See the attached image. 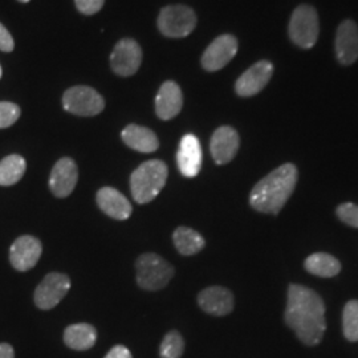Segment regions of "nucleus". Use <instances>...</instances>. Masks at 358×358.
Here are the masks:
<instances>
[{"mask_svg": "<svg viewBox=\"0 0 358 358\" xmlns=\"http://www.w3.org/2000/svg\"><path fill=\"white\" fill-rule=\"evenodd\" d=\"M284 319L303 344H320L327 329L325 304L315 291L300 284H291Z\"/></svg>", "mask_w": 358, "mask_h": 358, "instance_id": "1", "label": "nucleus"}, {"mask_svg": "<svg viewBox=\"0 0 358 358\" xmlns=\"http://www.w3.org/2000/svg\"><path fill=\"white\" fill-rule=\"evenodd\" d=\"M297 177L294 164H284L275 169L256 183L250 195V205L259 213L279 214L294 192Z\"/></svg>", "mask_w": 358, "mask_h": 358, "instance_id": "2", "label": "nucleus"}, {"mask_svg": "<svg viewBox=\"0 0 358 358\" xmlns=\"http://www.w3.org/2000/svg\"><path fill=\"white\" fill-rule=\"evenodd\" d=\"M0 358H15V352L10 344H0Z\"/></svg>", "mask_w": 358, "mask_h": 358, "instance_id": "32", "label": "nucleus"}, {"mask_svg": "<svg viewBox=\"0 0 358 358\" xmlns=\"http://www.w3.org/2000/svg\"><path fill=\"white\" fill-rule=\"evenodd\" d=\"M137 282L146 291H159L174 276L173 266L157 254H143L136 263Z\"/></svg>", "mask_w": 358, "mask_h": 358, "instance_id": "4", "label": "nucleus"}, {"mask_svg": "<svg viewBox=\"0 0 358 358\" xmlns=\"http://www.w3.org/2000/svg\"><path fill=\"white\" fill-rule=\"evenodd\" d=\"M337 217L348 226L358 229V206L355 203H343L337 207Z\"/></svg>", "mask_w": 358, "mask_h": 358, "instance_id": "28", "label": "nucleus"}, {"mask_svg": "<svg viewBox=\"0 0 358 358\" xmlns=\"http://www.w3.org/2000/svg\"><path fill=\"white\" fill-rule=\"evenodd\" d=\"M20 108L13 103H0V129L10 128L19 120Z\"/></svg>", "mask_w": 358, "mask_h": 358, "instance_id": "27", "label": "nucleus"}, {"mask_svg": "<svg viewBox=\"0 0 358 358\" xmlns=\"http://www.w3.org/2000/svg\"><path fill=\"white\" fill-rule=\"evenodd\" d=\"M97 341V331L90 324H73L64 332V343L73 350H88Z\"/></svg>", "mask_w": 358, "mask_h": 358, "instance_id": "21", "label": "nucleus"}, {"mask_svg": "<svg viewBox=\"0 0 358 358\" xmlns=\"http://www.w3.org/2000/svg\"><path fill=\"white\" fill-rule=\"evenodd\" d=\"M121 137L129 148L141 153H153L159 146L154 131L140 125H129L122 130Z\"/></svg>", "mask_w": 358, "mask_h": 358, "instance_id": "20", "label": "nucleus"}, {"mask_svg": "<svg viewBox=\"0 0 358 358\" xmlns=\"http://www.w3.org/2000/svg\"><path fill=\"white\" fill-rule=\"evenodd\" d=\"M63 106L72 115L92 117L101 113L105 108L101 94L90 87H72L63 96Z\"/></svg>", "mask_w": 358, "mask_h": 358, "instance_id": "7", "label": "nucleus"}, {"mask_svg": "<svg viewBox=\"0 0 358 358\" xmlns=\"http://www.w3.org/2000/svg\"><path fill=\"white\" fill-rule=\"evenodd\" d=\"M185 350L183 337L177 331L167 333L161 344V358H180Z\"/></svg>", "mask_w": 358, "mask_h": 358, "instance_id": "26", "label": "nucleus"}, {"mask_svg": "<svg viewBox=\"0 0 358 358\" xmlns=\"http://www.w3.org/2000/svg\"><path fill=\"white\" fill-rule=\"evenodd\" d=\"M239 134L231 127H220L213 134L210 150L217 165H226L234 159L239 150Z\"/></svg>", "mask_w": 358, "mask_h": 358, "instance_id": "14", "label": "nucleus"}, {"mask_svg": "<svg viewBox=\"0 0 358 358\" xmlns=\"http://www.w3.org/2000/svg\"><path fill=\"white\" fill-rule=\"evenodd\" d=\"M177 164L179 171L187 178H194L199 174L202 167V148L201 142L194 134H186L180 140Z\"/></svg>", "mask_w": 358, "mask_h": 358, "instance_id": "15", "label": "nucleus"}, {"mask_svg": "<svg viewBox=\"0 0 358 358\" xmlns=\"http://www.w3.org/2000/svg\"><path fill=\"white\" fill-rule=\"evenodd\" d=\"M105 358H133L128 348L124 345H117L109 350Z\"/></svg>", "mask_w": 358, "mask_h": 358, "instance_id": "31", "label": "nucleus"}, {"mask_svg": "<svg viewBox=\"0 0 358 358\" xmlns=\"http://www.w3.org/2000/svg\"><path fill=\"white\" fill-rule=\"evenodd\" d=\"M238 52V40L232 35L215 38L202 56V66L208 72H215L230 63Z\"/></svg>", "mask_w": 358, "mask_h": 358, "instance_id": "10", "label": "nucleus"}, {"mask_svg": "<svg viewBox=\"0 0 358 358\" xmlns=\"http://www.w3.org/2000/svg\"><path fill=\"white\" fill-rule=\"evenodd\" d=\"M304 267L309 273L320 278H333L340 273L341 263L334 256L317 252L308 256Z\"/></svg>", "mask_w": 358, "mask_h": 358, "instance_id": "22", "label": "nucleus"}, {"mask_svg": "<svg viewBox=\"0 0 358 358\" xmlns=\"http://www.w3.org/2000/svg\"><path fill=\"white\" fill-rule=\"evenodd\" d=\"M273 75V65L267 60L257 62L247 69L235 84V90L242 97L255 96L264 90Z\"/></svg>", "mask_w": 358, "mask_h": 358, "instance_id": "11", "label": "nucleus"}, {"mask_svg": "<svg viewBox=\"0 0 358 358\" xmlns=\"http://www.w3.org/2000/svg\"><path fill=\"white\" fill-rule=\"evenodd\" d=\"M1 73H3V71H1V66H0V77H1Z\"/></svg>", "mask_w": 358, "mask_h": 358, "instance_id": "34", "label": "nucleus"}, {"mask_svg": "<svg viewBox=\"0 0 358 358\" xmlns=\"http://www.w3.org/2000/svg\"><path fill=\"white\" fill-rule=\"evenodd\" d=\"M289 36L301 48H310L319 38V16L312 6H299L289 22Z\"/></svg>", "mask_w": 358, "mask_h": 358, "instance_id": "5", "label": "nucleus"}, {"mask_svg": "<svg viewBox=\"0 0 358 358\" xmlns=\"http://www.w3.org/2000/svg\"><path fill=\"white\" fill-rule=\"evenodd\" d=\"M336 56L341 64H353L358 59V26L353 20L343 22L336 34Z\"/></svg>", "mask_w": 358, "mask_h": 358, "instance_id": "16", "label": "nucleus"}, {"mask_svg": "<svg viewBox=\"0 0 358 358\" xmlns=\"http://www.w3.org/2000/svg\"><path fill=\"white\" fill-rule=\"evenodd\" d=\"M78 179L77 165L72 158H62L52 169L50 189L55 196L65 198L76 187Z\"/></svg>", "mask_w": 358, "mask_h": 358, "instance_id": "13", "label": "nucleus"}, {"mask_svg": "<svg viewBox=\"0 0 358 358\" xmlns=\"http://www.w3.org/2000/svg\"><path fill=\"white\" fill-rule=\"evenodd\" d=\"M26 159L13 154L0 161V186H13L23 178L26 173Z\"/></svg>", "mask_w": 358, "mask_h": 358, "instance_id": "24", "label": "nucleus"}, {"mask_svg": "<svg viewBox=\"0 0 358 358\" xmlns=\"http://www.w3.org/2000/svg\"><path fill=\"white\" fill-rule=\"evenodd\" d=\"M183 106V94L178 84L166 81L161 85L155 97V113L161 120H171L179 115Z\"/></svg>", "mask_w": 358, "mask_h": 358, "instance_id": "17", "label": "nucleus"}, {"mask_svg": "<svg viewBox=\"0 0 358 358\" xmlns=\"http://www.w3.org/2000/svg\"><path fill=\"white\" fill-rule=\"evenodd\" d=\"M157 24L167 38H186L196 27V15L186 6H169L162 8Z\"/></svg>", "mask_w": 358, "mask_h": 358, "instance_id": "6", "label": "nucleus"}, {"mask_svg": "<svg viewBox=\"0 0 358 358\" xmlns=\"http://www.w3.org/2000/svg\"><path fill=\"white\" fill-rule=\"evenodd\" d=\"M141 63V47L136 40L122 38L115 44L110 55V65L117 75L131 76L138 71Z\"/></svg>", "mask_w": 358, "mask_h": 358, "instance_id": "9", "label": "nucleus"}, {"mask_svg": "<svg viewBox=\"0 0 358 358\" xmlns=\"http://www.w3.org/2000/svg\"><path fill=\"white\" fill-rule=\"evenodd\" d=\"M41 251V243L36 238L31 235L17 238L10 250V260L13 268L22 272L34 268L38 264Z\"/></svg>", "mask_w": 358, "mask_h": 358, "instance_id": "12", "label": "nucleus"}, {"mask_svg": "<svg viewBox=\"0 0 358 358\" xmlns=\"http://www.w3.org/2000/svg\"><path fill=\"white\" fill-rule=\"evenodd\" d=\"M13 47H15V41L11 34L0 23V51L13 52Z\"/></svg>", "mask_w": 358, "mask_h": 358, "instance_id": "30", "label": "nucleus"}, {"mask_svg": "<svg viewBox=\"0 0 358 358\" xmlns=\"http://www.w3.org/2000/svg\"><path fill=\"white\" fill-rule=\"evenodd\" d=\"M198 304L213 316H226L234 309V296L227 288L208 287L198 294Z\"/></svg>", "mask_w": 358, "mask_h": 358, "instance_id": "18", "label": "nucleus"}, {"mask_svg": "<svg viewBox=\"0 0 358 358\" xmlns=\"http://www.w3.org/2000/svg\"><path fill=\"white\" fill-rule=\"evenodd\" d=\"M173 241L179 254L192 256L205 248V239L199 232L189 227H178L173 234Z\"/></svg>", "mask_w": 358, "mask_h": 358, "instance_id": "23", "label": "nucleus"}, {"mask_svg": "<svg viewBox=\"0 0 358 358\" xmlns=\"http://www.w3.org/2000/svg\"><path fill=\"white\" fill-rule=\"evenodd\" d=\"M19 1H20V3H28L29 0H19Z\"/></svg>", "mask_w": 358, "mask_h": 358, "instance_id": "33", "label": "nucleus"}, {"mask_svg": "<svg viewBox=\"0 0 358 358\" xmlns=\"http://www.w3.org/2000/svg\"><path fill=\"white\" fill-rule=\"evenodd\" d=\"M71 289V279L64 273L52 272L40 282L35 291V304L43 310L56 307Z\"/></svg>", "mask_w": 358, "mask_h": 358, "instance_id": "8", "label": "nucleus"}, {"mask_svg": "<svg viewBox=\"0 0 358 358\" xmlns=\"http://www.w3.org/2000/svg\"><path fill=\"white\" fill-rule=\"evenodd\" d=\"M97 205L106 215L117 220H125L131 215V205L118 190L103 187L97 192Z\"/></svg>", "mask_w": 358, "mask_h": 358, "instance_id": "19", "label": "nucleus"}, {"mask_svg": "<svg viewBox=\"0 0 358 358\" xmlns=\"http://www.w3.org/2000/svg\"><path fill=\"white\" fill-rule=\"evenodd\" d=\"M167 179V166L164 161L152 159L137 167L130 177V189L137 203L145 205L165 187Z\"/></svg>", "mask_w": 358, "mask_h": 358, "instance_id": "3", "label": "nucleus"}, {"mask_svg": "<svg viewBox=\"0 0 358 358\" xmlns=\"http://www.w3.org/2000/svg\"><path fill=\"white\" fill-rule=\"evenodd\" d=\"M343 329L349 341H358V300L346 303L343 312Z\"/></svg>", "mask_w": 358, "mask_h": 358, "instance_id": "25", "label": "nucleus"}, {"mask_svg": "<svg viewBox=\"0 0 358 358\" xmlns=\"http://www.w3.org/2000/svg\"><path fill=\"white\" fill-rule=\"evenodd\" d=\"M105 0H75L77 10L84 15L97 13L103 8Z\"/></svg>", "mask_w": 358, "mask_h": 358, "instance_id": "29", "label": "nucleus"}]
</instances>
